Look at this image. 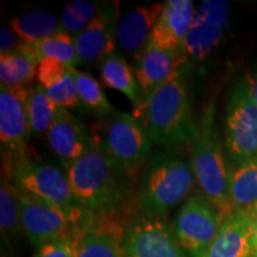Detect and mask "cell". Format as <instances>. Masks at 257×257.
Returning a JSON list of instances; mask_svg holds the SVG:
<instances>
[{
	"label": "cell",
	"mask_w": 257,
	"mask_h": 257,
	"mask_svg": "<svg viewBox=\"0 0 257 257\" xmlns=\"http://www.w3.org/2000/svg\"><path fill=\"white\" fill-rule=\"evenodd\" d=\"M98 144L67 169L70 189L79 207L88 217L110 213L123 202L126 194L124 176Z\"/></svg>",
	"instance_id": "cell-1"
},
{
	"label": "cell",
	"mask_w": 257,
	"mask_h": 257,
	"mask_svg": "<svg viewBox=\"0 0 257 257\" xmlns=\"http://www.w3.org/2000/svg\"><path fill=\"white\" fill-rule=\"evenodd\" d=\"M192 170L205 198L217 208L223 220L231 216V172L214 126V106L202 113L198 133L193 141Z\"/></svg>",
	"instance_id": "cell-2"
},
{
	"label": "cell",
	"mask_w": 257,
	"mask_h": 257,
	"mask_svg": "<svg viewBox=\"0 0 257 257\" xmlns=\"http://www.w3.org/2000/svg\"><path fill=\"white\" fill-rule=\"evenodd\" d=\"M146 127L154 142L170 147L193 142L198 124L193 118L187 87L178 73L154 93L146 107Z\"/></svg>",
	"instance_id": "cell-3"
},
{
	"label": "cell",
	"mask_w": 257,
	"mask_h": 257,
	"mask_svg": "<svg viewBox=\"0 0 257 257\" xmlns=\"http://www.w3.org/2000/svg\"><path fill=\"white\" fill-rule=\"evenodd\" d=\"M3 170L19 193L51 206L74 210L80 208L74 198L67 174L49 163L38 162L27 155L6 159Z\"/></svg>",
	"instance_id": "cell-4"
},
{
	"label": "cell",
	"mask_w": 257,
	"mask_h": 257,
	"mask_svg": "<svg viewBox=\"0 0 257 257\" xmlns=\"http://www.w3.org/2000/svg\"><path fill=\"white\" fill-rule=\"evenodd\" d=\"M16 194L19 202L22 229L34 248L38 249L51 240L79 238L87 231L88 216L81 208L64 210L51 206L29 198L17 189Z\"/></svg>",
	"instance_id": "cell-5"
},
{
	"label": "cell",
	"mask_w": 257,
	"mask_h": 257,
	"mask_svg": "<svg viewBox=\"0 0 257 257\" xmlns=\"http://www.w3.org/2000/svg\"><path fill=\"white\" fill-rule=\"evenodd\" d=\"M194 184L192 167L178 156L160 154L144 175L141 200L153 214H162L188 197Z\"/></svg>",
	"instance_id": "cell-6"
},
{
	"label": "cell",
	"mask_w": 257,
	"mask_h": 257,
	"mask_svg": "<svg viewBox=\"0 0 257 257\" xmlns=\"http://www.w3.org/2000/svg\"><path fill=\"white\" fill-rule=\"evenodd\" d=\"M93 142L118 168L128 174L147 160L153 140L137 117L126 112H115L106 124L101 141L93 140Z\"/></svg>",
	"instance_id": "cell-7"
},
{
	"label": "cell",
	"mask_w": 257,
	"mask_h": 257,
	"mask_svg": "<svg viewBox=\"0 0 257 257\" xmlns=\"http://www.w3.org/2000/svg\"><path fill=\"white\" fill-rule=\"evenodd\" d=\"M225 141L236 167L257 156V105L246 76L234 85L227 99Z\"/></svg>",
	"instance_id": "cell-8"
},
{
	"label": "cell",
	"mask_w": 257,
	"mask_h": 257,
	"mask_svg": "<svg viewBox=\"0 0 257 257\" xmlns=\"http://www.w3.org/2000/svg\"><path fill=\"white\" fill-rule=\"evenodd\" d=\"M223 218L205 197H191L174 221L176 239L191 257H202L219 233Z\"/></svg>",
	"instance_id": "cell-9"
},
{
	"label": "cell",
	"mask_w": 257,
	"mask_h": 257,
	"mask_svg": "<svg viewBox=\"0 0 257 257\" xmlns=\"http://www.w3.org/2000/svg\"><path fill=\"white\" fill-rule=\"evenodd\" d=\"M30 89L27 86L0 87V141L6 159L27 155L32 134L28 113Z\"/></svg>",
	"instance_id": "cell-10"
},
{
	"label": "cell",
	"mask_w": 257,
	"mask_h": 257,
	"mask_svg": "<svg viewBox=\"0 0 257 257\" xmlns=\"http://www.w3.org/2000/svg\"><path fill=\"white\" fill-rule=\"evenodd\" d=\"M126 257H186L176 236L155 216L133 221L121 234Z\"/></svg>",
	"instance_id": "cell-11"
},
{
	"label": "cell",
	"mask_w": 257,
	"mask_h": 257,
	"mask_svg": "<svg viewBox=\"0 0 257 257\" xmlns=\"http://www.w3.org/2000/svg\"><path fill=\"white\" fill-rule=\"evenodd\" d=\"M230 5L221 0L202 2L181 49L186 57L198 62L207 59L219 46L229 22Z\"/></svg>",
	"instance_id": "cell-12"
},
{
	"label": "cell",
	"mask_w": 257,
	"mask_h": 257,
	"mask_svg": "<svg viewBox=\"0 0 257 257\" xmlns=\"http://www.w3.org/2000/svg\"><path fill=\"white\" fill-rule=\"evenodd\" d=\"M187 61L181 48L165 50L148 43L146 49L136 56L135 64V75L141 91V105L137 110L142 112L154 93L174 78Z\"/></svg>",
	"instance_id": "cell-13"
},
{
	"label": "cell",
	"mask_w": 257,
	"mask_h": 257,
	"mask_svg": "<svg viewBox=\"0 0 257 257\" xmlns=\"http://www.w3.org/2000/svg\"><path fill=\"white\" fill-rule=\"evenodd\" d=\"M119 4L117 2L102 3L95 18L85 30L74 37L80 64L89 66L114 51L117 41Z\"/></svg>",
	"instance_id": "cell-14"
},
{
	"label": "cell",
	"mask_w": 257,
	"mask_h": 257,
	"mask_svg": "<svg viewBox=\"0 0 257 257\" xmlns=\"http://www.w3.org/2000/svg\"><path fill=\"white\" fill-rule=\"evenodd\" d=\"M47 141L50 150L66 170L81 159L93 144L87 127L66 108H60L57 112L47 133Z\"/></svg>",
	"instance_id": "cell-15"
},
{
	"label": "cell",
	"mask_w": 257,
	"mask_h": 257,
	"mask_svg": "<svg viewBox=\"0 0 257 257\" xmlns=\"http://www.w3.org/2000/svg\"><path fill=\"white\" fill-rule=\"evenodd\" d=\"M192 0H167L150 36L149 44L165 50L180 49L194 21Z\"/></svg>",
	"instance_id": "cell-16"
},
{
	"label": "cell",
	"mask_w": 257,
	"mask_h": 257,
	"mask_svg": "<svg viewBox=\"0 0 257 257\" xmlns=\"http://www.w3.org/2000/svg\"><path fill=\"white\" fill-rule=\"evenodd\" d=\"M162 9L163 4L155 3L138 6L126 12L121 17L117 29V42L120 49L130 55H140L149 43Z\"/></svg>",
	"instance_id": "cell-17"
},
{
	"label": "cell",
	"mask_w": 257,
	"mask_h": 257,
	"mask_svg": "<svg viewBox=\"0 0 257 257\" xmlns=\"http://www.w3.org/2000/svg\"><path fill=\"white\" fill-rule=\"evenodd\" d=\"M248 211L232 213L223 221L219 233L202 257H253Z\"/></svg>",
	"instance_id": "cell-18"
},
{
	"label": "cell",
	"mask_w": 257,
	"mask_h": 257,
	"mask_svg": "<svg viewBox=\"0 0 257 257\" xmlns=\"http://www.w3.org/2000/svg\"><path fill=\"white\" fill-rule=\"evenodd\" d=\"M100 75L106 87L121 93L135 107H140L141 91L136 75L120 53L113 51L101 61Z\"/></svg>",
	"instance_id": "cell-19"
},
{
	"label": "cell",
	"mask_w": 257,
	"mask_h": 257,
	"mask_svg": "<svg viewBox=\"0 0 257 257\" xmlns=\"http://www.w3.org/2000/svg\"><path fill=\"white\" fill-rule=\"evenodd\" d=\"M40 63L31 44L23 43L8 55L0 56V81L4 86H27L36 78Z\"/></svg>",
	"instance_id": "cell-20"
},
{
	"label": "cell",
	"mask_w": 257,
	"mask_h": 257,
	"mask_svg": "<svg viewBox=\"0 0 257 257\" xmlns=\"http://www.w3.org/2000/svg\"><path fill=\"white\" fill-rule=\"evenodd\" d=\"M11 30L21 42L36 43L62 30L59 19L46 10H30L12 18Z\"/></svg>",
	"instance_id": "cell-21"
},
{
	"label": "cell",
	"mask_w": 257,
	"mask_h": 257,
	"mask_svg": "<svg viewBox=\"0 0 257 257\" xmlns=\"http://www.w3.org/2000/svg\"><path fill=\"white\" fill-rule=\"evenodd\" d=\"M257 204V156L231 172L230 211H246Z\"/></svg>",
	"instance_id": "cell-22"
},
{
	"label": "cell",
	"mask_w": 257,
	"mask_h": 257,
	"mask_svg": "<svg viewBox=\"0 0 257 257\" xmlns=\"http://www.w3.org/2000/svg\"><path fill=\"white\" fill-rule=\"evenodd\" d=\"M0 229L2 240L9 249L15 250L21 236L22 221L16 189L9 181L2 179L0 186Z\"/></svg>",
	"instance_id": "cell-23"
},
{
	"label": "cell",
	"mask_w": 257,
	"mask_h": 257,
	"mask_svg": "<svg viewBox=\"0 0 257 257\" xmlns=\"http://www.w3.org/2000/svg\"><path fill=\"white\" fill-rule=\"evenodd\" d=\"M78 257H126L121 237L112 231L87 230L78 240Z\"/></svg>",
	"instance_id": "cell-24"
},
{
	"label": "cell",
	"mask_w": 257,
	"mask_h": 257,
	"mask_svg": "<svg viewBox=\"0 0 257 257\" xmlns=\"http://www.w3.org/2000/svg\"><path fill=\"white\" fill-rule=\"evenodd\" d=\"M59 110L60 107L49 98L43 86L37 85L30 89L28 113L32 133L36 135L47 134Z\"/></svg>",
	"instance_id": "cell-25"
},
{
	"label": "cell",
	"mask_w": 257,
	"mask_h": 257,
	"mask_svg": "<svg viewBox=\"0 0 257 257\" xmlns=\"http://www.w3.org/2000/svg\"><path fill=\"white\" fill-rule=\"evenodd\" d=\"M31 46L40 61L44 57H50V59H55L68 64L70 67L80 64L74 36L63 30L59 31L54 36L46 38V40L32 43Z\"/></svg>",
	"instance_id": "cell-26"
},
{
	"label": "cell",
	"mask_w": 257,
	"mask_h": 257,
	"mask_svg": "<svg viewBox=\"0 0 257 257\" xmlns=\"http://www.w3.org/2000/svg\"><path fill=\"white\" fill-rule=\"evenodd\" d=\"M75 80L80 102H82L89 111L100 117L112 115L117 112L106 98L100 83L91 74L75 69Z\"/></svg>",
	"instance_id": "cell-27"
},
{
	"label": "cell",
	"mask_w": 257,
	"mask_h": 257,
	"mask_svg": "<svg viewBox=\"0 0 257 257\" xmlns=\"http://www.w3.org/2000/svg\"><path fill=\"white\" fill-rule=\"evenodd\" d=\"M102 3L89 0H73L64 6L61 14V29L75 37L85 30L100 11Z\"/></svg>",
	"instance_id": "cell-28"
},
{
	"label": "cell",
	"mask_w": 257,
	"mask_h": 257,
	"mask_svg": "<svg viewBox=\"0 0 257 257\" xmlns=\"http://www.w3.org/2000/svg\"><path fill=\"white\" fill-rule=\"evenodd\" d=\"M49 98L60 108H74L80 104L78 88L75 80V67L69 70L64 78L56 85L46 88Z\"/></svg>",
	"instance_id": "cell-29"
},
{
	"label": "cell",
	"mask_w": 257,
	"mask_h": 257,
	"mask_svg": "<svg viewBox=\"0 0 257 257\" xmlns=\"http://www.w3.org/2000/svg\"><path fill=\"white\" fill-rule=\"evenodd\" d=\"M72 68L73 67L61 62V61L44 57L40 61L37 67L36 79L38 85L43 86L44 88H49L60 82Z\"/></svg>",
	"instance_id": "cell-30"
},
{
	"label": "cell",
	"mask_w": 257,
	"mask_h": 257,
	"mask_svg": "<svg viewBox=\"0 0 257 257\" xmlns=\"http://www.w3.org/2000/svg\"><path fill=\"white\" fill-rule=\"evenodd\" d=\"M79 238L51 240L40 246L34 257H78Z\"/></svg>",
	"instance_id": "cell-31"
},
{
	"label": "cell",
	"mask_w": 257,
	"mask_h": 257,
	"mask_svg": "<svg viewBox=\"0 0 257 257\" xmlns=\"http://www.w3.org/2000/svg\"><path fill=\"white\" fill-rule=\"evenodd\" d=\"M22 42H18L15 36V32L3 25L0 28V56L14 53L21 46Z\"/></svg>",
	"instance_id": "cell-32"
},
{
	"label": "cell",
	"mask_w": 257,
	"mask_h": 257,
	"mask_svg": "<svg viewBox=\"0 0 257 257\" xmlns=\"http://www.w3.org/2000/svg\"><path fill=\"white\" fill-rule=\"evenodd\" d=\"M249 219H250V229H251V239L253 248L257 252V204L253 205L251 208H249Z\"/></svg>",
	"instance_id": "cell-33"
},
{
	"label": "cell",
	"mask_w": 257,
	"mask_h": 257,
	"mask_svg": "<svg viewBox=\"0 0 257 257\" xmlns=\"http://www.w3.org/2000/svg\"><path fill=\"white\" fill-rule=\"evenodd\" d=\"M246 80L249 82V87H250V92H251V95L253 98V101L257 105V72L255 73H249L246 75Z\"/></svg>",
	"instance_id": "cell-34"
},
{
	"label": "cell",
	"mask_w": 257,
	"mask_h": 257,
	"mask_svg": "<svg viewBox=\"0 0 257 257\" xmlns=\"http://www.w3.org/2000/svg\"><path fill=\"white\" fill-rule=\"evenodd\" d=\"M253 257H257V252L255 253V255H253Z\"/></svg>",
	"instance_id": "cell-35"
}]
</instances>
